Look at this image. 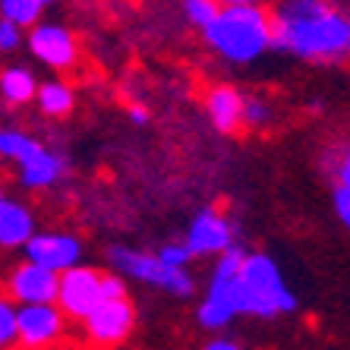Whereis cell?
Wrapping results in <instances>:
<instances>
[{
    "instance_id": "cell-1",
    "label": "cell",
    "mask_w": 350,
    "mask_h": 350,
    "mask_svg": "<svg viewBox=\"0 0 350 350\" xmlns=\"http://www.w3.org/2000/svg\"><path fill=\"white\" fill-rule=\"evenodd\" d=\"M275 51L316 66L350 60V13L332 0H278L271 7Z\"/></svg>"
},
{
    "instance_id": "cell-2",
    "label": "cell",
    "mask_w": 350,
    "mask_h": 350,
    "mask_svg": "<svg viewBox=\"0 0 350 350\" xmlns=\"http://www.w3.org/2000/svg\"><path fill=\"white\" fill-rule=\"evenodd\" d=\"M205 48L230 66H253L275 51L269 7H221L202 29Z\"/></svg>"
},
{
    "instance_id": "cell-3",
    "label": "cell",
    "mask_w": 350,
    "mask_h": 350,
    "mask_svg": "<svg viewBox=\"0 0 350 350\" xmlns=\"http://www.w3.org/2000/svg\"><path fill=\"white\" fill-rule=\"evenodd\" d=\"M297 293L291 291L284 271L271 256L243 253L237 271V312L256 319H278L297 310Z\"/></svg>"
},
{
    "instance_id": "cell-4",
    "label": "cell",
    "mask_w": 350,
    "mask_h": 350,
    "mask_svg": "<svg viewBox=\"0 0 350 350\" xmlns=\"http://www.w3.org/2000/svg\"><path fill=\"white\" fill-rule=\"evenodd\" d=\"M107 262H111V269L117 275L133 278L139 284L161 287V291L174 293V297H183V300L196 293V278L189 275V269H171L155 253H146V250H136V246L114 243L107 250Z\"/></svg>"
},
{
    "instance_id": "cell-5",
    "label": "cell",
    "mask_w": 350,
    "mask_h": 350,
    "mask_svg": "<svg viewBox=\"0 0 350 350\" xmlns=\"http://www.w3.org/2000/svg\"><path fill=\"white\" fill-rule=\"evenodd\" d=\"M243 253L240 246H230L215 259L212 278H208V287H205V297L196 310V319L199 325L208 328V332H221L228 328L240 312H237V271H240V262H243Z\"/></svg>"
},
{
    "instance_id": "cell-6",
    "label": "cell",
    "mask_w": 350,
    "mask_h": 350,
    "mask_svg": "<svg viewBox=\"0 0 350 350\" xmlns=\"http://www.w3.org/2000/svg\"><path fill=\"white\" fill-rule=\"evenodd\" d=\"M25 48L35 64L51 73H73L82 60V44L76 32L57 19H38L25 29Z\"/></svg>"
},
{
    "instance_id": "cell-7",
    "label": "cell",
    "mask_w": 350,
    "mask_h": 350,
    "mask_svg": "<svg viewBox=\"0 0 350 350\" xmlns=\"http://www.w3.org/2000/svg\"><path fill=\"white\" fill-rule=\"evenodd\" d=\"M136 328V310H133L130 297H117V300H101L89 316L82 319V332L85 341L95 350L120 347Z\"/></svg>"
},
{
    "instance_id": "cell-8",
    "label": "cell",
    "mask_w": 350,
    "mask_h": 350,
    "mask_svg": "<svg viewBox=\"0 0 350 350\" xmlns=\"http://www.w3.org/2000/svg\"><path fill=\"white\" fill-rule=\"evenodd\" d=\"M70 319L57 303H25L16 312V347L19 350H54L66 334Z\"/></svg>"
},
{
    "instance_id": "cell-9",
    "label": "cell",
    "mask_w": 350,
    "mask_h": 350,
    "mask_svg": "<svg viewBox=\"0 0 350 350\" xmlns=\"http://www.w3.org/2000/svg\"><path fill=\"white\" fill-rule=\"evenodd\" d=\"M101 281H105V271L92 269V265H73L57 275V306L66 319H82L95 310L98 303L105 300V291H101Z\"/></svg>"
},
{
    "instance_id": "cell-10",
    "label": "cell",
    "mask_w": 350,
    "mask_h": 350,
    "mask_svg": "<svg viewBox=\"0 0 350 350\" xmlns=\"http://www.w3.org/2000/svg\"><path fill=\"white\" fill-rule=\"evenodd\" d=\"M183 243H187V250L193 253V259H199V256L218 259L224 250H230V246L237 243V228L221 208L208 205V208H202V212L189 221Z\"/></svg>"
},
{
    "instance_id": "cell-11",
    "label": "cell",
    "mask_w": 350,
    "mask_h": 350,
    "mask_svg": "<svg viewBox=\"0 0 350 350\" xmlns=\"http://www.w3.org/2000/svg\"><path fill=\"white\" fill-rule=\"evenodd\" d=\"M85 246L76 234H66V230H35L23 246V256L35 265H44L51 271H66L79 265Z\"/></svg>"
},
{
    "instance_id": "cell-12",
    "label": "cell",
    "mask_w": 350,
    "mask_h": 350,
    "mask_svg": "<svg viewBox=\"0 0 350 350\" xmlns=\"http://www.w3.org/2000/svg\"><path fill=\"white\" fill-rule=\"evenodd\" d=\"M7 297L16 306H25V303H57V271L23 259L7 275Z\"/></svg>"
},
{
    "instance_id": "cell-13",
    "label": "cell",
    "mask_w": 350,
    "mask_h": 350,
    "mask_svg": "<svg viewBox=\"0 0 350 350\" xmlns=\"http://www.w3.org/2000/svg\"><path fill=\"white\" fill-rule=\"evenodd\" d=\"M66 167H70V161H66V155L60 148L38 142V148H35L32 155L16 164V174L25 189L44 193V189H54L66 177Z\"/></svg>"
},
{
    "instance_id": "cell-14",
    "label": "cell",
    "mask_w": 350,
    "mask_h": 350,
    "mask_svg": "<svg viewBox=\"0 0 350 350\" xmlns=\"http://www.w3.org/2000/svg\"><path fill=\"white\" fill-rule=\"evenodd\" d=\"M243 98L246 92H240L230 82H215L208 85L202 95V107L208 123L215 126V133L221 136H234L243 130Z\"/></svg>"
},
{
    "instance_id": "cell-15",
    "label": "cell",
    "mask_w": 350,
    "mask_h": 350,
    "mask_svg": "<svg viewBox=\"0 0 350 350\" xmlns=\"http://www.w3.org/2000/svg\"><path fill=\"white\" fill-rule=\"evenodd\" d=\"M35 234V212L0 187V250H23Z\"/></svg>"
},
{
    "instance_id": "cell-16",
    "label": "cell",
    "mask_w": 350,
    "mask_h": 350,
    "mask_svg": "<svg viewBox=\"0 0 350 350\" xmlns=\"http://www.w3.org/2000/svg\"><path fill=\"white\" fill-rule=\"evenodd\" d=\"M35 107L48 120H64L76 111V89L66 79H48L38 82V92H35Z\"/></svg>"
},
{
    "instance_id": "cell-17",
    "label": "cell",
    "mask_w": 350,
    "mask_h": 350,
    "mask_svg": "<svg viewBox=\"0 0 350 350\" xmlns=\"http://www.w3.org/2000/svg\"><path fill=\"white\" fill-rule=\"evenodd\" d=\"M35 92H38V76H35V70H29V66H23V64H10L0 70V98H3L10 107L32 105Z\"/></svg>"
},
{
    "instance_id": "cell-18",
    "label": "cell",
    "mask_w": 350,
    "mask_h": 350,
    "mask_svg": "<svg viewBox=\"0 0 350 350\" xmlns=\"http://www.w3.org/2000/svg\"><path fill=\"white\" fill-rule=\"evenodd\" d=\"M38 142L41 139H35L32 133L16 130V126H0V161L19 164L38 148Z\"/></svg>"
},
{
    "instance_id": "cell-19",
    "label": "cell",
    "mask_w": 350,
    "mask_h": 350,
    "mask_svg": "<svg viewBox=\"0 0 350 350\" xmlns=\"http://www.w3.org/2000/svg\"><path fill=\"white\" fill-rule=\"evenodd\" d=\"M275 123V105L265 95L243 98V130H269Z\"/></svg>"
},
{
    "instance_id": "cell-20",
    "label": "cell",
    "mask_w": 350,
    "mask_h": 350,
    "mask_svg": "<svg viewBox=\"0 0 350 350\" xmlns=\"http://www.w3.org/2000/svg\"><path fill=\"white\" fill-rule=\"evenodd\" d=\"M0 19H10V23L29 29L38 19H44V10L38 7V0H0Z\"/></svg>"
},
{
    "instance_id": "cell-21",
    "label": "cell",
    "mask_w": 350,
    "mask_h": 350,
    "mask_svg": "<svg viewBox=\"0 0 350 350\" xmlns=\"http://www.w3.org/2000/svg\"><path fill=\"white\" fill-rule=\"evenodd\" d=\"M16 303L10 300L7 293H0V350L16 347Z\"/></svg>"
},
{
    "instance_id": "cell-22",
    "label": "cell",
    "mask_w": 350,
    "mask_h": 350,
    "mask_svg": "<svg viewBox=\"0 0 350 350\" xmlns=\"http://www.w3.org/2000/svg\"><path fill=\"white\" fill-rule=\"evenodd\" d=\"M180 7H183V19H187L193 29H199V32H202L205 25L212 23L215 13L221 10L218 0H183Z\"/></svg>"
},
{
    "instance_id": "cell-23",
    "label": "cell",
    "mask_w": 350,
    "mask_h": 350,
    "mask_svg": "<svg viewBox=\"0 0 350 350\" xmlns=\"http://www.w3.org/2000/svg\"><path fill=\"white\" fill-rule=\"evenodd\" d=\"M325 171L334 177V183L350 187V146H332L325 152Z\"/></svg>"
},
{
    "instance_id": "cell-24",
    "label": "cell",
    "mask_w": 350,
    "mask_h": 350,
    "mask_svg": "<svg viewBox=\"0 0 350 350\" xmlns=\"http://www.w3.org/2000/svg\"><path fill=\"white\" fill-rule=\"evenodd\" d=\"M25 44V29L10 19H0V54H16Z\"/></svg>"
},
{
    "instance_id": "cell-25",
    "label": "cell",
    "mask_w": 350,
    "mask_h": 350,
    "mask_svg": "<svg viewBox=\"0 0 350 350\" xmlns=\"http://www.w3.org/2000/svg\"><path fill=\"white\" fill-rule=\"evenodd\" d=\"M155 256L164 265H171V269H189V262H193V253H189L187 243H180V240L177 243H164Z\"/></svg>"
},
{
    "instance_id": "cell-26",
    "label": "cell",
    "mask_w": 350,
    "mask_h": 350,
    "mask_svg": "<svg viewBox=\"0 0 350 350\" xmlns=\"http://www.w3.org/2000/svg\"><path fill=\"white\" fill-rule=\"evenodd\" d=\"M332 205H334V215L341 221L344 228L350 230V187H341V183H334L332 189Z\"/></svg>"
},
{
    "instance_id": "cell-27",
    "label": "cell",
    "mask_w": 350,
    "mask_h": 350,
    "mask_svg": "<svg viewBox=\"0 0 350 350\" xmlns=\"http://www.w3.org/2000/svg\"><path fill=\"white\" fill-rule=\"evenodd\" d=\"M126 117H130V123H136V126H148V120H152V111H148L146 105L133 101V105L126 107Z\"/></svg>"
},
{
    "instance_id": "cell-28",
    "label": "cell",
    "mask_w": 350,
    "mask_h": 350,
    "mask_svg": "<svg viewBox=\"0 0 350 350\" xmlns=\"http://www.w3.org/2000/svg\"><path fill=\"white\" fill-rule=\"evenodd\" d=\"M202 350H243V347H240L234 338H224V334H218V338H212V341L205 344Z\"/></svg>"
},
{
    "instance_id": "cell-29",
    "label": "cell",
    "mask_w": 350,
    "mask_h": 350,
    "mask_svg": "<svg viewBox=\"0 0 350 350\" xmlns=\"http://www.w3.org/2000/svg\"><path fill=\"white\" fill-rule=\"evenodd\" d=\"M218 7H269V0H218Z\"/></svg>"
},
{
    "instance_id": "cell-30",
    "label": "cell",
    "mask_w": 350,
    "mask_h": 350,
    "mask_svg": "<svg viewBox=\"0 0 350 350\" xmlns=\"http://www.w3.org/2000/svg\"><path fill=\"white\" fill-rule=\"evenodd\" d=\"M57 3H60V0H38L41 10H51V7H57Z\"/></svg>"
}]
</instances>
